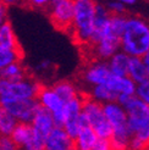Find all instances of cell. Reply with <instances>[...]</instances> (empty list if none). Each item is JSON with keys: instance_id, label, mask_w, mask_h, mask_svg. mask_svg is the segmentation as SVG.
<instances>
[{"instance_id": "6da1fadb", "label": "cell", "mask_w": 149, "mask_h": 150, "mask_svg": "<svg viewBox=\"0 0 149 150\" xmlns=\"http://www.w3.org/2000/svg\"><path fill=\"white\" fill-rule=\"evenodd\" d=\"M120 50L130 56L142 57L149 51V22L139 16L126 17Z\"/></svg>"}, {"instance_id": "7a4b0ae2", "label": "cell", "mask_w": 149, "mask_h": 150, "mask_svg": "<svg viewBox=\"0 0 149 150\" xmlns=\"http://www.w3.org/2000/svg\"><path fill=\"white\" fill-rule=\"evenodd\" d=\"M96 0H73V18L70 31L81 45L91 43Z\"/></svg>"}, {"instance_id": "3957f363", "label": "cell", "mask_w": 149, "mask_h": 150, "mask_svg": "<svg viewBox=\"0 0 149 150\" xmlns=\"http://www.w3.org/2000/svg\"><path fill=\"white\" fill-rule=\"evenodd\" d=\"M40 88V82L29 76L20 81L0 78V101L10 99H35Z\"/></svg>"}, {"instance_id": "277c9868", "label": "cell", "mask_w": 149, "mask_h": 150, "mask_svg": "<svg viewBox=\"0 0 149 150\" xmlns=\"http://www.w3.org/2000/svg\"><path fill=\"white\" fill-rule=\"evenodd\" d=\"M82 116L84 118L86 125L95 132L98 138H111L113 128L104 115L103 104L91 99L89 96H86L83 98V104H82Z\"/></svg>"}, {"instance_id": "5b68a950", "label": "cell", "mask_w": 149, "mask_h": 150, "mask_svg": "<svg viewBox=\"0 0 149 150\" xmlns=\"http://www.w3.org/2000/svg\"><path fill=\"white\" fill-rule=\"evenodd\" d=\"M120 39L121 37L111 31L108 22L106 28L104 29L100 39L93 44L87 45V48L91 50L89 52H91V56L94 60H104V61H106L116 51L120 50Z\"/></svg>"}, {"instance_id": "8992f818", "label": "cell", "mask_w": 149, "mask_h": 150, "mask_svg": "<svg viewBox=\"0 0 149 150\" xmlns=\"http://www.w3.org/2000/svg\"><path fill=\"white\" fill-rule=\"evenodd\" d=\"M82 104H83V96H77L69 101H66L62 111H64V126L62 128L66 133L73 139L77 136L78 131L86 125V121L82 116Z\"/></svg>"}, {"instance_id": "52a82bcc", "label": "cell", "mask_w": 149, "mask_h": 150, "mask_svg": "<svg viewBox=\"0 0 149 150\" xmlns=\"http://www.w3.org/2000/svg\"><path fill=\"white\" fill-rule=\"evenodd\" d=\"M0 108L9 112L17 122L29 123L39 104L37 99H10L0 101Z\"/></svg>"}, {"instance_id": "ba28073f", "label": "cell", "mask_w": 149, "mask_h": 150, "mask_svg": "<svg viewBox=\"0 0 149 150\" xmlns=\"http://www.w3.org/2000/svg\"><path fill=\"white\" fill-rule=\"evenodd\" d=\"M48 9L53 25L61 31H70L73 18V0H53Z\"/></svg>"}, {"instance_id": "9c48e42d", "label": "cell", "mask_w": 149, "mask_h": 150, "mask_svg": "<svg viewBox=\"0 0 149 150\" xmlns=\"http://www.w3.org/2000/svg\"><path fill=\"white\" fill-rule=\"evenodd\" d=\"M127 114V128L131 134L136 133L137 129L149 116V106L136 95H131L128 101L123 105Z\"/></svg>"}, {"instance_id": "30bf717a", "label": "cell", "mask_w": 149, "mask_h": 150, "mask_svg": "<svg viewBox=\"0 0 149 150\" xmlns=\"http://www.w3.org/2000/svg\"><path fill=\"white\" fill-rule=\"evenodd\" d=\"M111 76L108 62L104 60H94L89 62L82 73V81L89 88L93 86L104 84Z\"/></svg>"}, {"instance_id": "8fae6325", "label": "cell", "mask_w": 149, "mask_h": 150, "mask_svg": "<svg viewBox=\"0 0 149 150\" xmlns=\"http://www.w3.org/2000/svg\"><path fill=\"white\" fill-rule=\"evenodd\" d=\"M29 123H31L33 133L42 139H45V137L50 133V131L55 127L51 112L42 106L37 109L32 121Z\"/></svg>"}, {"instance_id": "7c38bea8", "label": "cell", "mask_w": 149, "mask_h": 150, "mask_svg": "<svg viewBox=\"0 0 149 150\" xmlns=\"http://www.w3.org/2000/svg\"><path fill=\"white\" fill-rule=\"evenodd\" d=\"M73 139L62 127H54L44 139V150H71Z\"/></svg>"}, {"instance_id": "4fadbf2b", "label": "cell", "mask_w": 149, "mask_h": 150, "mask_svg": "<svg viewBox=\"0 0 149 150\" xmlns=\"http://www.w3.org/2000/svg\"><path fill=\"white\" fill-rule=\"evenodd\" d=\"M35 99L38 101L39 106L47 109L51 114L62 110L64 105H65V101L57 95V93L54 91V88L48 87V86H42Z\"/></svg>"}, {"instance_id": "5bb4252c", "label": "cell", "mask_w": 149, "mask_h": 150, "mask_svg": "<svg viewBox=\"0 0 149 150\" xmlns=\"http://www.w3.org/2000/svg\"><path fill=\"white\" fill-rule=\"evenodd\" d=\"M105 84L116 96L120 94L135 95L137 86L128 76H114V74H111L108 78Z\"/></svg>"}, {"instance_id": "9a60e30c", "label": "cell", "mask_w": 149, "mask_h": 150, "mask_svg": "<svg viewBox=\"0 0 149 150\" xmlns=\"http://www.w3.org/2000/svg\"><path fill=\"white\" fill-rule=\"evenodd\" d=\"M109 17H110V13H109L108 9L105 7V5H103L100 3H96L95 15H94V25H93V33H92V38H91V43L89 44H93V43L98 42L100 39L104 29L106 28V25L109 22Z\"/></svg>"}, {"instance_id": "2e32d148", "label": "cell", "mask_w": 149, "mask_h": 150, "mask_svg": "<svg viewBox=\"0 0 149 150\" xmlns=\"http://www.w3.org/2000/svg\"><path fill=\"white\" fill-rule=\"evenodd\" d=\"M130 57L131 56L123 52L122 50H118L109 60H106L111 74H114V76H127Z\"/></svg>"}, {"instance_id": "e0dca14e", "label": "cell", "mask_w": 149, "mask_h": 150, "mask_svg": "<svg viewBox=\"0 0 149 150\" xmlns=\"http://www.w3.org/2000/svg\"><path fill=\"white\" fill-rule=\"evenodd\" d=\"M98 136L89 126H83L73 138V148L77 150H91Z\"/></svg>"}, {"instance_id": "ac0fdd59", "label": "cell", "mask_w": 149, "mask_h": 150, "mask_svg": "<svg viewBox=\"0 0 149 150\" xmlns=\"http://www.w3.org/2000/svg\"><path fill=\"white\" fill-rule=\"evenodd\" d=\"M149 145V116L143 121L136 133L132 134L128 150H142Z\"/></svg>"}, {"instance_id": "d6986e66", "label": "cell", "mask_w": 149, "mask_h": 150, "mask_svg": "<svg viewBox=\"0 0 149 150\" xmlns=\"http://www.w3.org/2000/svg\"><path fill=\"white\" fill-rule=\"evenodd\" d=\"M33 136H34V133H33V129L31 127V123L17 122V125L15 126L13 131L11 132V134L9 137L12 139L13 143L21 149L33 138Z\"/></svg>"}, {"instance_id": "ffe728a7", "label": "cell", "mask_w": 149, "mask_h": 150, "mask_svg": "<svg viewBox=\"0 0 149 150\" xmlns=\"http://www.w3.org/2000/svg\"><path fill=\"white\" fill-rule=\"evenodd\" d=\"M127 76L135 82L136 84L149 78L148 71L143 64L142 57H135V56L130 57L128 67H127Z\"/></svg>"}, {"instance_id": "44dd1931", "label": "cell", "mask_w": 149, "mask_h": 150, "mask_svg": "<svg viewBox=\"0 0 149 150\" xmlns=\"http://www.w3.org/2000/svg\"><path fill=\"white\" fill-rule=\"evenodd\" d=\"M28 76L26 67L21 61L12 62L0 71V78L6 81H20Z\"/></svg>"}, {"instance_id": "7402d4cb", "label": "cell", "mask_w": 149, "mask_h": 150, "mask_svg": "<svg viewBox=\"0 0 149 150\" xmlns=\"http://www.w3.org/2000/svg\"><path fill=\"white\" fill-rule=\"evenodd\" d=\"M54 88V91L57 93V95L66 103L73 98H77L79 96V92L76 87V84L72 83L70 81H60V82H56L54 86H51Z\"/></svg>"}, {"instance_id": "603a6c76", "label": "cell", "mask_w": 149, "mask_h": 150, "mask_svg": "<svg viewBox=\"0 0 149 150\" xmlns=\"http://www.w3.org/2000/svg\"><path fill=\"white\" fill-rule=\"evenodd\" d=\"M88 96L91 99L100 103V104H105V103H109V101H115L116 100V95L110 91L109 87L105 83L91 87L89 88Z\"/></svg>"}, {"instance_id": "cb8c5ba5", "label": "cell", "mask_w": 149, "mask_h": 150, "mask_svg": "<svg viewBox=\"0 0 149 150\" xmlns=\"http://www.w3.org/2000/svg\"><path fill=\"white\" fill-rule=\"evenodd\" d=\"M0 45L5 48H21L15 29L9 21L0 27Z\"/></svg>"}, {"instance_id": "d4e9b609", "label": "cell", "mask_w": 149, "mask_h": 150, "mask_svg": "<svg viewBox=\"0 0 149 150\" xmlns=\"http://www.w3.org/2000/svg\"><path fill=\"white\" fill-rule=\"evenodd\" d=\"M22 56L23 52L21 48H5L0 45V71L12 62L22 61Z\"/></svg>"}, {"instance_id": "484cf974", "label": "cell", "mask_w": 149, "mask_h": 150, "mask_svg": "<svg viewBox=\"0 0 149 150\" xmlns=\"http://www.w3.org/2000/svg\"><path fill=\"white\" fill-rule=\"evenodd\" d=\"M16 125L17 121L9 112L3 109L0 110V136H10Z\"/></svg>"}, {"instance_id": "4316f807", "label": "cell", "mask_w": 149, "mask_h": 150, "mask_svg": "<svg viewBox=\"0 0 149 150\" xmlns=\"http://www.w3.org/2000/svg\"><path fill=\"white\" fill-rule=\"evenodd\" d=\"M135 95L149 106V78L136 86Z\"/></svg>"}, {"instance_id": "83f0119b", "label": "cell", "mask_w": 149, "mask_h": 150, "mask_svg": "<svg viewBox=\"0 0 149 150\" xmlns=\"http://www.w3.org/2000/svg\"><path fill=\"white\" fill-rule=\"evenodd\" d=\"M105 7L110 15H125L126 12V6L121 4L118 0H111L105 5Z\"/></svg>"}, {"instance_id": "f1b7e54d", "label": "cell", "mask_w": 149, "mask_h": 150, "mask_svg": "<svg viewBox=\"0 0 149 150\" xmlns=\"http://www.w3.org/2000/svg\"><path fill=\"white\" fill-rule=\"evenodd\" d=\"M21 150H44V139L37 137L34 134L33 138L26 145L22 146Z\"/></svg>"}, {"instance_id": "f546056e", "label": "cell", "mask_w": 149, "mask_h": 150, "mask_svg": "<svg viewBox=\"0 0 149 150\" xmlns=\"http://www.w3.org/2000/svg\"><path fill=\"white\" fill-rule=\"evenodd\" d=\"M0 150H21L9 136H0Z\"/></svg>"}, {"instance_id": "4dcf8cb0", "label": "cell", "mask_w": 149, "mask_h": 150, "mask_svg": "<svg viewBox=\"0 0 149 150\" xmlns=\"http://www.w3.org/2000/svg\"><path fill=\"white\" fill-rule=\"evenodd\" d=\"M53 0H23V3H26V5H28L32 9H48L49 5L51 4Z\"/></svg>"}, {"instance_id": "1f68e13d", "label": "cell", "mask_w": 149, "mask_h": 150, "mask_svg": "<svg viewBox=\"0 0 149 150\" xmlns=\"http://www.w3.org/2000/svg\"><path fill=\"white\" fill-rule=\"evenodd\" d=\"M91 150H113V148H111V143H110V139L98 138Z\"/></svg>"}, {"instance_id": "d6a6232c", "label": "cell", "mask_w": 149, "mask_h": 150, "mask_svg": "<svg viewBox=\"0 0 149 150\" xmlns=\"http://www.w3.org/2000/svg\"><path fill=\"white\" fill-rule=\"evenodd\" d=\"M7 21V6L0 1V27Z\"/></svg>"}, {"instance_id": "836d02e7", "label": "cell", "mask_w": 149, "mask_h": 150, "mask_svg": "<svg viewBox=\"0 0 149 150\" xmlns=\"http://www.w3.org/2000/svg\"><path fill=\"white\" fill-rule=\"evenodd\" d=\"M51 62L49 61V60H43V61H40L39 62V65L37 66V70L38 71H40V72H47L48 70H50L51 69Z\"/></svg>"}, {"instance_id": "e575fe53", "label": "cell", "mask_w": 149, "mask_h": 150, "mask_svg": "<svg viewBox=\"0 0 149 150\" xmlns=\"http://www.w3.org/2000/svg\"><path fill=\"white\" fill-rule=\"evenodd\" d=\"M1 3H4L6 6H13V5L22 4L23 0H1Z\"/></svg>"}, {"instance_id": "d590c367", "label": "cell", "mask_w": 149, "mask_h": 150, "mask_svg": "<svg viewBox=\"0 0 149 150\" xmlns=\"http://www.w3.org/2000/svg\"><path fill=\"white\" fill-rule=\"evenodd\" d=\"M142 60H143V64H144V66H145L147 71H148V77H149V51L142 56Z\"/></svg>"}, {"instance_id": "8d00e7d4", "label": "cell", "mask_w": 149, "mask_h": 150, "mask_svg": "<svg viewBox=\"0 0 149 150\" xmlns=\"http://www.w3.org/2000/svg\"><path fill=\"white\" fill-rule=\"evenodd\" d=\"M121 4H123L126 7L127 6H133V5H136L137 3V0H118Z\"/></svg>"}, {"instance_id": "74e56055", "label": "cell", "mask_w": 149, "mask_h": 150, "mask_svg": "<svg viewBox=\"0 0 149 150\" xmlns=\"http://www.w3.org/2000/svg\"><path fill=\"white\" fill-rule=\"evenodd\" d=\"M142 150H149V145H148V146H145V148H144V149H142Z\"/></svg>"}, {"instance_id": "f35d334b", "label": "cell", "mask_w": 149, "mask_h": 150, "mask_svg": "<svg viewBox=\"0 0 149 150\" xmlns=\"http://www.w3.org/2000/svg\"><path fill=\"white\" fill-rule=\"evenodd\" d=\"M71 150H77V149H74V148H72V149H71Z\"/></svg>"}, {"instance_id": "ab89813d", "label": "cell", "mask_w": 149, "mask_h": 150, "mask_svg": "<svg viewBox=\"0 0 149 150\" xmlns=\"http://www.w3.org/2000/svg\"><path fill=\"white\" fill-rule=\"evenodd\" d=\"M0 110H1V108H0Z\"/></svg>"}, {"instance_id": "60d3db41", "label": "cell", "mask_w": 149, "mask_h": 150, "mask_svg": "<svg viewBox=\"0 0 149 150\" xmlns=\"http://www.w3.org/2000/svg\"><path fill=\"white\" fill-rule=\"evenodd\" d=\"M0 1H1V0H0Z\"/></svg>"}]
</instances>
